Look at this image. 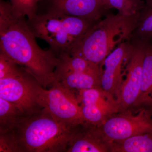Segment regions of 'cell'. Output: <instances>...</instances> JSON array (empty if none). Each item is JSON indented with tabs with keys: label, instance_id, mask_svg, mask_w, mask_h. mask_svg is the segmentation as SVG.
<instances>
[{
	"label": "cell",
	"instance_id": "obj_16",
	"mask_svg": "<svg viewBox=\"0 0 152 152\" xmlns=\"http://www.w3.org/2000/svg\"><path fill=\"white\" fill-rule=\"evenodd\" d=\"M129 40L152 42V0H145V5L140 12L137 25Z\"/></svg>",
	"mask_w": 152,
	"mask_h": 152
},
{
	"label": "cell",
	"instance_id": "obj_14",
	"mask_svg": "<svg viewBox=\"0 0 152 152\" xmlns=\"http://www.w3.org/2000/svg\"><path fill=\"white\" fill-rule=\"evenodd\" d=\"M134 107L152 116V42L147 43L138 97Z\"/></svg>",
	"mask_w": 152,
	"mask_h": 152
},
{
	"label": "cell",
	"instance_id": "obj_19",
	"mask_svg": "<svg viewBox=\"0 0 152 152\" xmlns=\"http://www.w3.org/2000/svg\"><path fill=\"white\" fill-rule=\"evenodd\" d=\"M42 0H10L14 13L18 15L33 18L37 15L39 2Z\"/></svg>",
	"mask_w": 152,
	"mask_h": 152
},
{
	"label": "cell",
	"instance_id": "obj_17",
	"mask_svg": "<svg viewBox=\"0 0 152 152\" xmlns=\"http://www.w3.org/2000/svg\"><path fill=\"white\" fill-rule=\"evenodd\" d=\"M27 116L16 104L0 97V132L13 129Z\"/></svg>",
	"mask_w": 152,
	"mask_h": 152
},
{
	"label": "cell",
	"instance_id": "obj_8",
	"mask_svg": "<svg viewBox=\"0 0 152 152\" xmlns=\"http://www.w3.org/2000/svg\"><path fill=\"white\" fill-rule=\"evenodd\" d=\"M101 126L99 132L109 142L122 140L132 136L152 133V116L140 110L136 115L110 117Z\"/></svg>",
	"mask_w": 152,
	"mask_h": 152
},
{
	"label": "cell",
	"instance_id": "obj_7",
	"mask_svg": "<svg viewBox=\"0 0 152 152\" xmlns=\"http://www.w3.org/2000/svg\"><path fill=\"white\" fill-rule=\"evenodd\" d=\"M85 122L101 126L121 110L116 98L101 87L80 91L75 94Z\"/></svg>",
	"mask_w": 152,
	"mask_h": 152
},
{
	"label": "cell",
	"instance_id": "obj_2",
	"mask_svg": "<svg viewBox=\"0 0 152 152\" xmlns=\"http://www.w3.org/2000/svg\"><path fill=\"white\" fill-rule=\"evenodd\" d=\"M79 126L59 121L44 109L7 131L17 152H66Z\"/></svg>",
	"mask_w": 152,
	"mask_h": 152
},
{
	"label": "cell",
	"instance_id": "obj_10",
	"mask_svg": "<svg viewBox=\"0 0 152 152\" xmlns=\"http://www.w3.org/2000/svg\"><path fill=\"white\" fill-rule=\"evenodd\" d=\"M132 54L129 61L122 84L117 97L121 110L134 106L138 97L147 43L134 42Z\"/></svg>",
	"mask_w": 152,
	"mask_h": 152
},
{
	"label": "cell",
	"instance_id": "obj_4",
	"mask_svg": "<svg viewBox=\"0 0 152 152\" xmlns=\"http://www.w3.org/2000/svg\"><path fill=\"white\" fill-rule=\"evenodd\" d=\"M27 22L36 37L46 42L57 56L70 54L96 23L86 19L53 12L37 13L32 18L27 19Z\"/></svg>",
	"mask_w": 152,
	"mask_h": 152
},
{
	"label": "cell",
	"instance_id": "obj_1",
	"mask_svg": "<svg viewBox=\"0 0 152 152\" xmlns=\"http://www.w3.org/2000/svg\"><path fill=\"white\" fill-rule=\"evenodd\" d=\"M26 18L14 13L10 3L0 0V53L21 66L46 89L54 82L58 57L50 48L39 46Z\"/></svg>",
	"mask_w": 152,
	"mask_h": 152
},
{
	"label": "cell",
	"instance_id": "obj_11",
	"mask_svg": "<svg viewBox=\"0 0 152 152\" xmlns=\"http://www.w3.org/2000/svg\"><path fill=\"white\" fill-rule=\"evenodd\" d=\"M45 10L86 19L96 23L110 13L96 0H46Z\"/></svg>",
	"mask_w": 152,
	"mask_h": 152
},
{
	"label": "cell",
	"instance_id": "obj_6",
	"mask_svg": "<svg viewBox=\"0 0 152 152\" xmlns=\"http://www.w3.org/2000/svg\"><path fill=\"white\" fill-rule=\"evenodd\" d=\"M51 86L42 93L43 108L53 118L66 124L76 126L85 123L75 94L57 82Z\"/></svg>",
	"mask_w": 152,
	"mask_h": 152
},
{
	"label": "cell",
	"instance_id": "obj_3",
	"mask_svg": "<svg viewBox=\"0 0 152 152\" xmlns=\"http://www.w3.org/2000/svg\"><path fill=\"white\" fill-rule=\"evenodd\" d=\"M140 13L130 16L108 14L90 28L70 54L101 65L120 45L129 40Z\"/></svg>",
	"mask_w": 152,
	"mask_h": 152
},
{
	"label": "cell",
	"instance_id": "obj_18",
	"mask_svg": "<svg viewBox=\"0 0 152 152\" xmlns=\"http://www.w3.org/2000/svg\"><path fill=\"white\" fill-rule=\"evenodd\" d=\"M112 8L116 9L123 15H134L139 13L145 4L144 0H109Z\"/></svg>",
	"mask_w": 152,
	"mask_h": 152
},
{
	"label": "cell",
	"instance_id": "obj_13",
	"mask_svg": "<svg viewBox=\"0 0 152 152\" xmlns=\"http://www.w3.org/2000/svg\"><path fill=\"white\" fill-rule=\"evenodd\" d=\"M102 76V74L56 68L54 82L76 94L83 90L101 87Z\"/></svg>",
	"mask_w": 152,
	"mask_h": 152
},
{
	"label": "cell",
	"instance_id": "obj_15",
	"mask_svg": "<svg viewBox=\"0 0 152 152\" xmlns=\"http://www.w3.org/2000/svg\"><path fill=\"white\" fill-rule=\"evenodd\" d=\"M109 146L112 152H152V133L112 142Z\"/></svg>",
	"mask_w": 152,
	"mask_h": 152
},
{
	"label": "cell",
	"instance_id": "obj_5",
	"mask_svg": "<svg viewBox=\"0 0 152 152\" xmlns=\"http://www.w3.org/2000/svg\"><path fill=\"white\" fill-rule=\"evenodd\" d=\"M41 84L24 68L15 75L0 79V97L16 104L27 116L40 112Z\"/></svg>",
	"mask_w": 152,
	"mask_h": 152
},
{
	"label": "cell",
	"instance_id": "obj_20",
	"mask_svg": "<svg viewBox=\"0 0 152 152\" xmlns=\"http://www.w3.org/2000/svg\"><path fill=\"white\" fill-rule=\"evenodd\" d=\"M23 68L13 60L0 53V79L16 75Z\"/></svg>",
	"mask_w": 152,
	"mask_h": 152
},
{
	"label": "cell",
	"instance_id": "obj_21",
	"mask_svg": "<svg viewBox=\"0 0 152 152\" xmlns=\"http://www.w3.org/2000/svg\"><path fill=\"white\" fill-rule=\"evenodd\" d=\"M100 5L106 10L109 11L112 9L109 0H96Z\"/></svg>",
	"mask_w": 152,
	"mask_h": 152
},
{
	"label": "cell",
	"instance_id": "obj_12",
	"mask_svg": "<svg viewBox=\"0 0 152 152\" xmlns=\"http://www.w3.org/2000/svg\"><path fill=\"white\" fill-rule=\"evenodd\" d=\"M96 126L84 123L79 126L68 145L66 152H104L107 146Z\"/></svg>",
	"mask_w": 152,
	"mask_h": 152
},
{
	"label": "cell",
	"instance_id": "obj_9",
	"mask_svg": "<svg viewBox=\"0 0 152 152\" xmlns=\"http://www.w3.org/2000/svg\"><path fill=\"white\" fill-rule=\"evenodd\" d=\"M134 48L133 42L125 41L106 57L101 64L104 67V70L102 69L101 88L116 99Z\"/></svg>",
	"mask_w": 152,
	"mask_h": 152
}]
</instances>
